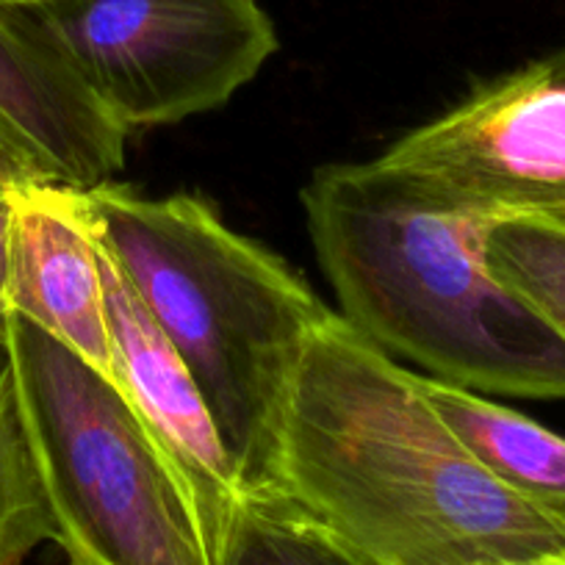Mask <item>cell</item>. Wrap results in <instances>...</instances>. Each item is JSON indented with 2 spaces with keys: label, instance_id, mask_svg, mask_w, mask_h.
I'll return each instance as SVG.
<instances>
[{
  "label": "cell",
  "instance_id": "9a60e30c",
  "mask_svg": "<svg viewBox=\"0 0 565 565\" xmlns=\"http://www.w3.org/2000/svg\"><path fill=\"white\" fill-rule=\"evenodd\" d=\"M9 275H12V192H0V344L7 339L9 319H12Z\"/></svg>",
  "mask_w": 565,
  "mask_h": 565
},
{
  "label": "cell",
  "instance_id": "277c9868",
  "mask_svg": "<svg viewBox=\"0 0 565 565\" xmlns=\"http://www.w3.org/2000/svg\"><path fill=\"white\" fill-rule=\"evenodd\" d=\"M3 347L70 563L222 565L220 537L128 396L23 317Z\"/></svg>",
  "mask_w": 565,
  "mask_h": 565
},
{
  "label": "cell",
  "instance_id": "8fae6325",
  "mask_svg": "<svg viewBox=\"0 0 565 565\" xmlns=\"http://www.w3.org/2000/svg\"><path fill=\"white\" fill-rule=\"evenodd\" d=\"M222 565H372L277 491H244Z\"/></svg>",
  "mask_w": 565,
  "mask_h": 565
},
{
  "label": "cell",
  "instance_id": "d6986e66",
  "mask_svg": "<svg viewBox=\"0 0 565 565\" xmlns=\"http://www.w3.org/2000/svg\"><path fill=\"white\" fill-rule=\"evenodd\" d=\"M67 565H73V563H67Z\"/></svg>",
  "mask_w": 565,
  "mask_h": 565
},
{
  "label": "cell",
  "instance_id": "7a4b0ae2",
  "mask_svg": "<svg viewBox=\"0 0 565 565\" xmlns=\"http://www.w3.org/2000/svg\"><path fill=\"white\" fill-rule=\"evenodd\" d=\"M339 317L427 377L565 399V339L486 258L493 220L383 164H330L302 189Z\"/></svg>",
  "mask_w": 565,
  "mask_h": 565
},
{
  "label": "cell",
  "instance_id": "8992f818",
  "mask_svg": "<svg viewBox=\"0 0 565 565\" xmlns=\"http://www.w3.org/2000/svg\"><path fill=\"white\" fill-rule=\"evenodd\" d=\"M380 161L488 220H565V64L552 53L477 86Z\"/></svg>",
  "mask_w": 565,
  "mask_h": 565
},
{
  "label": "cell",
  "instance_id": "6da1fadb",
  "mask_svg": "<svg viewBox=\"0 0 565 565\" xmlns=\"http://www.w3.org/2000/svg\"><path fill=\"white\" fill-rule=\"evenodd\" d=\"M269 491L372 565H532L565 557V521L499 482L388 352L339 313L291 383Z\"/></svg>",
  "mask_w": 565,
  "mask_h": 565
},
{
  "label": "cell",
  "instance_id": "ac0fdd59",
  "mask_svg": "<svg viewBox=\"0 0 565 565\" xmlns=\"http://www.w3.org/2000/svg\"><path fill=\"white\" fill-rule=\"evenodd\" d=\"M554 56H557V58H559V62H563V64H565V45H563V47H559V51H554Z\"/></svg>",
  "mask_w": 565,
  "mask_h": 565
},
{
  "label": "cell",
  "instance_id": "5bb4252c",
  "mask_svg": "<svg viewBox=\"0 0 565 565\" xmlns=\"http://www.w3.org/2000/svg\"><path fill=\"white\" fill-rule=\"evenodd\" d=\"M36 181H51V178L7 130L0 128V192H14Z\"/></svg>",
  "mask_w": 565,
  "mask_h": 565
},
{
  "label": "cell",
  "instance_id": "52a82bcc",
  "mask_svg": "<svg viewBox=\"0 0 565 565\" xmlns=\"http://www.w3.org/2000/svg\"><path fill=\"white\" fill-rule=\"evenodd\" d=\"M100 242V238H97ZM103 289L114 352V383L148 424L194 493L205 524L225 552V535L244 486L222 444L214 416L192 372L145 311L122 271L100 244Z\"/></svg>",
  "mask_w": 565,
  "mask_h": 565
},
{
  "label": "cell",
  "instance_id": "ba28073f",
  "mask_svg": "<svg viewBox=\"0 0 565 565\" xmlns=\"http://www.w3.org/2000/svg\"><path fill=\"white\" fill-rule=\"evenodd\" d=\"M9 306L114 383L100 242L81 189L36 181L12 192Z\"/></svg>",
  "mask_w": 565,
  "mask_h": 565
},
{
  "label": "cell",
  "instance_id": "7c38bea8",
  "mask_svg": "<svg viewBox=\"0 0 565 565\" xmlns=\"http://www.w3.org/2000/svg\"><path fill=\"white\" fill-rule=\"evenodd\" d=\"M42 543H56V526L0 344V565H25Z\"/></svg>",
  "mask_w": 565,
  "mask_h": 565
},
{
  "label": "cell",
  "instance_id": "e0dca14e",
  "mask_svg": "<svg viewBox=\"0 0 565 565\" xmlns=\"http://www.w3.org/2000/svg\"><path fill=\"white\" fill-rule=\"evenodd\" d=\"M532 565H565V557H557V559H543V563H532Z\"/></svg>",
  "mask_w": 565,
  "mask_h": 565
},
{
  "label": "cell",
  "instance_id": "30bf717a",
  "mask_svg": "<svg viewBox=\"0 0 565 565\" xmlns=\"http://www.w3.org/2000/svg\"><path fill=\"white\" fill-rule=\"evenodd\" d=\"M449 430L499 482L565 521V438L510 407L486 399L477 391L418 374Z\"/></svg>",
  "mask_w": 565,
  "mask_h": 565
},
{
  "label": "cell",
  "instance_id": "2e32d148",
  "mask_svg": "<svg viewBox=\"0 0 565 565\" xmlns=\"http://www.w3.org/2000/svg\"><path fill=\"white\" fill-rule=\"evenodd\" d=\"M7 7H34V3H45V0H0Z\"/></svg>",
  "mask_w": 565,
  "mask_h": 565
},
{
  "label": "cell",
  "instance_id": "5b68a950",
  "mask_svg": "<svg viewBox=\"0 0 565 565\" xmlns=\"http://www.w3.org/2000/svg\"><path fill=\"white\" fill-rule=\"evenodd\" d=\"M12 9L128 134L222 108L280 47L260 0H45Z\"/></svg>",
  "mask_w": 565,
  "mask_h": 565
},
{
  "label": "cell",
  "instance_id": "9c48e42d",
  "mask_svg": "<svg viewBox=\"0 0 565 565\" xmlns=\"http://www.w3.org/2000/svg\"><path fill=\"white\" fill-rule=\"evenodd\" d=\"M0 128L64 186L95 189L125 164L128 130L7 3H0Z\"/></svg>",
  "mask_w": 565,
  "mask_h": 565
},
{
  "label": "cell",
  "instance_id": "4fadbf2b",
  "mask_svg": "<svg viewBox=\"0 0 565 565\" xmlns=\"http://www.w3.org/2000/svg\"><path fill=\"white\" fill-rule=\"evenodd\" d=\"M486 258L565 339V220H493Z\"/></svg>",
  "mask_w": 565,
  "mask_h": 565
},
{
  "label": "cell",
  "instance_id": "3957f363",
  "mask_svg": "<svg viewBox=\"0 0 565 565\" xmlns=\"http://www.w3.org/2000/svg\"><path fill=\"white\" fill-rule=\"evenodd\" d=\"M81 198L103 249L203 391L244 491H269L291 383L333 311L194 194L145 198L108 181Z\"/></svg>",
  "mask_w": 565,
  "mask_h": 565
}]
</instances>
